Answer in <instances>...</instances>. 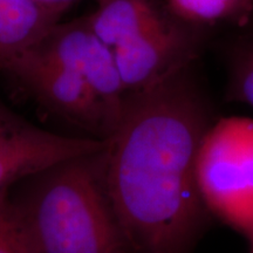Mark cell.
Returning a JSON list of instances; mask_svg holds the SVG:
<instances>
[{
  "label": "cell",
  "instance_id": "obj_1",
  "mask_svg": "<svg viewBox=\"0 0 253 253\" xmlns=\"http://www.w3.org/2000/svg\"><path fill=\"white\" fill-rule=\"evenodd\" d=\"M195 63L126 91L118 126L97 153L102 181L135 253H188L207 212L196 176L211 107Z\"/></svg>",
  "mask_w": 253,
  "mask_h": 253
},
{
  "label": "cell",
  "instance_id": "obj_2",
  "mask_svg": "<svg viewBox=\"0 0 253 253\" xmlns=\"http://www.w3.org/2000/svg\"><path fill=\"white\" fill-rule=\"evenodd\" d=\"M12 197L41 253H128L104 188L97 153L79 156L23 181Z\"/></svg>",
  "mask_w": 253,
  "mask_h": 253
},
{
  "label": "cell",
  "instance_id": "obj_3",
  "mask_svg": "<svg viewBox=\"0 0 253 253\" xmlns=\"http://www.w3.org/2000/svg\"><path fill=\"white\" fill-rule=\"evenodd\" d=\"M88 20L113 50L126 91L196 62L211 32L181 20L166 0H95Z\"/></svg>",
  "mask_w": 253,
  "mask_h": 253
},
{
  "label": "cell",
  "instance_id": "obj_4",
  "mask_svg": "<svg viewBox=\"0 0 253 253\" xmlns=\"http://www.w3.org/2000/svg\"><path fill=\"white\" fill-rule=\"evenodd\" d=\"M196 176L209 212L249 238L253 233V120L230 116L213 121L199 147Z\"/></svg>",
  "mask_w": 253,
  "mask_h": 253
},
{
  "label": "cell",
  "instance_id": "obj_5",
  "mask_svg": "<svg viewBox=\"0 0 253 253\" xmlns=\"http://www.w3.org/2000/svg\"><path fill=\"white\" fill-rule=\"evenodd\" d=\"M53 115L78 126L89 137L107 140L119 116L80 75L28 49L6 72Z\"/></svg>",
  "mask_w": 253,
  "mask_h": 253
},
{
  "label": "cell",
  "instance_id": "obj_6",
  "mask_svg": "<svg viewBox=\"0 0 253 253\" xmlns=\"http://www.w3.org/2000/svg\"><path fill=\"white\" fill-rule=\"evenodd\" d=\"M107 140L50 132L14 113L0 97V191L65 161L99 153Z\"/></svg>",
  "mask_w": 253,
  "mask_h": 253
},
{
  "label": "cell",
  "instance_id": "obj_7",
  "mask_svg": "<svg viewBox=\"0 0 253 253\" xmlns=\"http://www.w3.org/2000/svg\"><path fill=\"white\" fill-rule=\"evenodd\" d=\"M31 49L80 75L121 118L125 84L113 50L93 30L87 15L59 21Z\"/></svg>",
  "mask_w": 253,
  "mask_h": 253
},
{
  "label": "cell",
  "instance_id": "obj_8",
  "mask_svg": "<svg viewBox=\"0 0 253 253\" xmlns=\"http://www.w3.org/2000/svg\"><path fill=\"white\" fill-rule=\"evenodd\" d=\"M62 15L33 0H0V74L36 46Z\"/></svg>",
  "mask_w": 253,
  "mask_h": 253
},
{
  "label": "cell",
  "instance_id": "obj_9",
  "mask_svg": "<svg viewBox=\"0 0 253 253\" xmlns=\"http://www.w3.org/2000/svg\"><path fill=\"white\" fill-rule=\"evenodd\" d=\"M181 20L212 32L231 26L245 28L253 21V0H166Z\"/></svg>",
  "mask_w": 253,
  "mask_h": 253
},
{
  "label": "cell",
  "instance_id": "obj_10",
  "mask_svg": "<svg viewBox=\"0 0 253 253\" xmlns=\"http://www.w3.org/2000/svg\"><path fill=\"white\" fill-rule=\"evenodd\" d=\"M226 100L253 108V32L238 34L225 48Z\"/></svg>",
  "mask_w": 253,
  "mask_h": 253
},
{
  "label": "cell",
  "instance_id": "obj_11",
  "mask_svg": "<svg viewBox=\"0 0 253 253\" xmlns=\"http://www.w3.org/2000/svg\"><path fill=\"white\" fill-rule=\"evenodd\" d=\"M0 253H41L8 190L0 191Z\"/></svg>",
  "mask_w": 253,
  "mask_h": 253
},
{
  "label": "cell",
  "instance_id": "obj_12",
  "mask_svg": "<svg viewBox=\"0 0 253 253\" xmlns=\"http://www.w3.org/2000/svg\"><path fill=\"white\" fill-rule=\"evenodd\" d=\"M33 1L38 2V4L43 6V7L65 13L69 6H71L73 2L77 1V0H33Z\"/></svg>",
  "mask_w": 253,
  "mask_h": 253
},
{
  "label": "cell",
  "instance_id": "obj_13",
  "mask_svg": "<svg viewBox=\"0 0 253 253\" xmlns=\"http://www.w3.org/2000/svg\"><path fill=\"white\" fill-rule=\"evenodd\" d=\"M249 240V244H250V250H249V253H253V233L251 236L248 238Z\"/></svg>",
  "mask_w": 253,
  "mask_h": 253
}]
</instances>
